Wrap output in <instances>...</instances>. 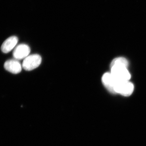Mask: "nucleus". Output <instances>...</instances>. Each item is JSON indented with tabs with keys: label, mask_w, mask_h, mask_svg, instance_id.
<instances>
[{
	"label": "nucleus",
	"mask_w": 146,
	"mask_h": 146,
	"mask_svg": "<svg viewBox=\"0 0 146 146\" xmlns=\"http://www.w3.org/2000/svg\"><path fill=\"white\" fill-rule=\"evenodd\" d=\"M5 69L9 72L13 74H18L22 71L23 67L18 60L10 59L7 60L4 65Z\"/></svg>",
	"instance_id": "39448f33"
},
{
	"label": "nucleus",
	"mask_w": 146,
	"mask_h": 146,
	"mask_svg": "<svg viewBox=\"0 0 146 146\" xmlns=\"http://www.w3.org/2000/svg\"><path fill=\"white\" fill-rule=\"evenodd\" d=\"M114 90L115 94L118 93L124 96H129L133 93L134 86L129 81H116Z\"/></svg>",
	"instance_id": "f03ea898"
},
{
	"label": "nucleus",
	"mask_w": 146,
	"mask_h": 146,
	"mask_svg": "<svg viewBox=\"0 0 146 146\" xmlns=\"http://www.w3.org/2000/svg\"><path fill=\"white\" fill-rule=\"evenodd\" d=\"M31 52L30 47L26 44L18 45L14 49L13 52V57L17 60L24 59L29 55Z\"/></svg>",
	"instance_id": "20e7f679"
},
{
	"label": "nucleus",
	"mask_w": 146,
	"mask_h": 146,
	"mask_svg": "<svg viewBox=\"0 0 146 146\" xmlns=\"http://www.w3.org/2000/svg\"><path fill=\"white\" fill-rule=\"evenodd\" d=\"M102 80L104 85L107 90L112 94H115L114 87L116 81L111 73H105L102 77Z\"/></svg>",
	"instance_id": "0eeeda50"
},
{
	"label": "nucleus",
	"mask_w": 146,
	"mask_h": 146,
	"mask_svg": "<svg viewBox=\"0 0 146 146\" xmlns=\"http://www.w3.org/2000/svg\"><path fill=\"white\" fill-rule=\"evenodd\" d=\"M111 73L115 81H129L131 75L127 67L122 65H115L111 66Z\"/></svg>",
	"instance_id": "f257e3e1"
},
{
	"label": "nucleus",
	"mask_w": 146,
	"mask_h": 146,
	"mask_svg": "<svg viewBox=\"0 0 146 146\" xmlns=\"http://www.w3.org/2000/svg\"><path fill=\"white\" fill-rule=\"evenodd\" d=\"M42 61V57L39 54L29 55L24 59L22 67L25 70H33L39 67Z\"/></svg>",
	"instance_id": "7ed1b4c3"
},
{
	"label": "nucleus",
	"mask_w": 146,
	"mask_h": 146,
	"mask_svg": "<svg viewBox=\"0 0 146 146\" xmlns=\"http://www.w3.org/2000/svg\"><path fill=\"white\" fill-rule=\"evenodd\" d=\"M18 42L17 36H13L9 37L4 42L1 47V50L3 52L7 53L15 48Z\"/></svg>",
	"instance_id": "423d86ee"
},
{
	"label": "nucleus",
	"mask_w": 146,
	"mask_h": 146,
	"mask_svg": "<svg viewBox=\"0 0 146 146\" xmlns=\"http://www.w3.org/2000/svg\"><path fill=\"white\" fill-rule=\"evenodd\" d=\"M115 65H122L127 68L129 63L126 58L123 57H119L113 59L110 64V67Z\"/></svg>",
	"instance_id": "6e6552de"
}]
</instances>
